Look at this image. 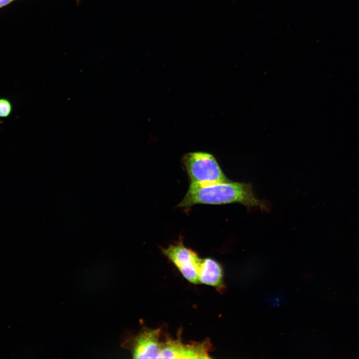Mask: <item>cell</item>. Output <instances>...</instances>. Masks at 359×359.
Wrapping results in <instances>:
<instances>
[{
	"label": "cell",
	"instance_id": "5",
	"mask_svg": "<svg viewBox=\"0 0 359 359\" xmlns=\"http://www.w3.org/2000/svg\"><path fill=\"white\" fill-rule=\"evenodd\" d=\"M161 330L146 329L134 339L132 354L135 359H159L162 342L160 340Z\"/></svg>",
	"mask_w": 359,
	"mask_h": 359
},
{
	"label": "cell",
	"instance_id": "3",
	"mask_svg": "<svg viewBox=\"0 0 359 359\" xmlns=\"http://www.w3.org/2000/svg\"><path fill=\"white\" fill-rule=\"evenodd\" d=\"M211 348L208 340L185 344L180 338H167L165 342H162L159 359H210L209 352Z\"/></svg>",
	"mask_w": 359,
	"mask_h": 359
},
{
	"label": "cell",
	"instance_id": "2",
	"mask_svg": "<svg viewBox=\"0 0 359 359\" xmlns=\"http://www.w3.org/2000/svg\"><path fill=\"white\" fill-rule=\"evenodd\" d=\"M182 162L190 183L207 184L229 180L216 159L210 154L202 152L188 153L183 156Z\"/></svg>",
	"mask_w": 359,
	"mask_h": 359
},
{
	"label": "cell",
	"instance_id": "4",
	"mask_svg": "<svg viewBox=\"0 0 359 359\" xmlns=\"http://www.w3.org/2000/svg\"><path fill=\"white\" fill-rule=\"evenodd\" d=\"M162 252L178 269L181 275L191 283L199 284L196 272L195 260L198 255L179 241L163 248Z\"/></svg>",
	"mask_w": 359,
	"mask_h": 359
},
{
	"label": "cell",
	"instance_id": "7",
	"mask_svg": "<svg viewBox=\"0 0 359 359\" xmlns=\"http://www.w3.org/2000/svg\"><path fill=\"white\" fill-rule=\"evenodd\" d=\"M12 106L11 102L5 98H0V118H6L11 113Z\"/></svg>",
	"mask_w": 359,
	"mask_h": 359
},
{
	"label": "cell",
	"instance_id": "8",
	"mask_svg": "<svg viewBox=\"0 0 359 359\" xmlns=\"http://www.w3.org/2000/svg\"><path fill=\"white\" fill-rule=\"evenodd\" d=\"M15 0H0V8L3 7Z\"/></svg>",
	"mask_w": 359,
	"mask_h": 359
},
{
	"label": "cell",
	"instance_id": "1",
	"mask_svg": "<svg viewBox=\"0 0 359 359\" xmlns=\"http://www.w3.org/2000/svg\"><path fill=\"white\" fill-rule=\"evenodd\" d=\"M239 203L247 208L258 207L267 210L265 203L254 195L250 183L227 181L207 184L190 183L188 189L179 206L188 208L197 204H224Z\"/></svg>",
	"mask_w": 359,
	"mask_h": 359
},
{
	"label": "cell",
	"instance_id": "6",
	"mask_svg": "<svg viewBox=\"0 0 359 359\" xmlns=\"http://www.w3.org/2000/svg\"><path fill=\"white\" fill-rule=\"evenodd\" d=\"M196 272L199 284L211 286L219 291L225 288L223 282V270L221 265L211 258H200L195 261Z\"/></svg>",
	"mask_w": 359,
	"mask_h": 359
}]
</instances>
